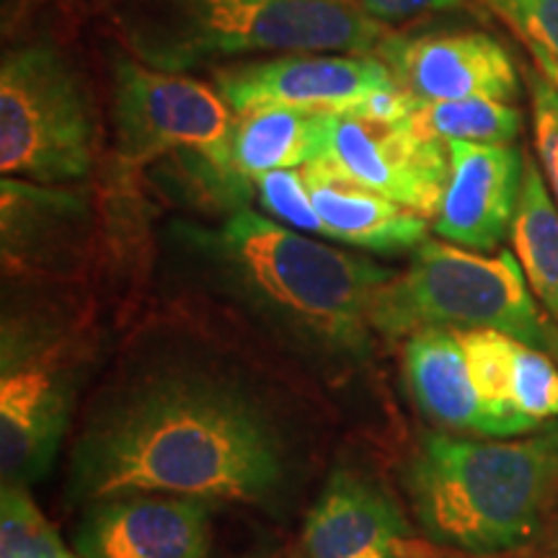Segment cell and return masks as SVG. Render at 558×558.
Listing matches in <instances>:
<instances>
[{"mask_svg": "<svg viewBox=\"0 0 558 558\" xmlns=\"http://www.w3.org/2000/svg\"><path fill=\"white\" fill-rule=\"evenodd\" d=\"M295 476L292 439L246 388L190 367L148 373L90 414L68 469V497L171 494L277 507Z\"/></svg>", "mask_w": 558, "mask_h": 558, "instance_id": "cell-1", "label": "cell"}, {"mask_svg": "<svg viewBox=\"0 0 558 558\" xmlns=\"http://www.w3.org/2000/svg\"><path fill=\"white\" fill-rule=\"evenodd\" d=\"M166 256L192 292L333 375L373 357V303L396 277L365 256L305 239L254 209H239L220 226L171 222Z\"/></svg>", "mask_w": 558, "mask_h": 558, "instance_id": "cell-2", "label": "cell"}, {"mask_svg": "<svg viewBox=\"0 0 558 558\" xmlns=\"http://www.w3.org/2000/svg\"><path fill=\"white\" fill-rule=\"evenodd\" d=\"M403 486L437 546L476 556L518 550L541 533L558 499V424L499 442L422 437Z\"/></svg>", "mask_w": 558, "mask_h": 558, "instance_id": "cell-3", "label": "cell"}, {"mask_svg": "<svg viewBox=\"0 0 558 558\" xmlns=\"http://www.w3.org/2000/svg\"><path fill=\"white\" fill-rule=\"evenodd\" d=\"M111 16L132 58L163 73L256 54H365L390 34L357 0H114Z\"/></svg>", "mask_w": 558, "mask_h": 558, "instance_id": "cell-4", "label": "cell"}, {"mask_svg": "<svg viewBox=\"0 0 558 558\" xmlns=\"http://www.w3.org/2000/svg\"><path fill=\"white\" fill-rule=\"evenodd\" d=\"M373 329L390 339L424 329H488L558 362V324L543 316L512 251L486 256L427 239L411 254L409 269L383 284Z\"/></svg>", "mask_w": 558, "mask_h": 558, "instance_id": "cell-5", "label": "cell"}, {"mask_svg": "<svg viewBox=\"0 0 558 558\" xmlns=\"http://www.w3.org/2000/svg\"><path fill=\"white\" fill-rule=\"evenodd\" d=\"M88 329L50 305H5L0 333V473L3 486L37 484L65 442L88 373Z\"/></svg>", "mask_w": 558, "mask_h": 558, "instance_id": "cell-6", "label": "cell"}, {"mask_svg": "<svg viewBox=\"0 0 558 558\" xmlns=\"http://www.w3.org/2000/svg\"><path fill=\"white\" fill-rule=\"evenodd\" d=\"M99 150L94 94L50 41L13 47L0 65V169L34 184L86 179Z\"/></svg>", "mask_w": 558, "mask_h": 558, "instance_id": "cell-7", "label": "cell"}, {"mask_svg": "<svg viewBox=\"0 0 558 558\" xmlns=\"http://www.w3.org/2000/svg\"><path fill=\"white\" fill-rule=\"evenodd\" d=\"M111 122L117 150L132 166L186 150L228 153L235 128L218 88L124 54L111 60Z\"/></svg>", "mask_w": 558, "mask_h": 558, "instance_id": "cell-8", "label": "cell"}, {"mask_svg": "<svg viewBox=\"0 0 558 558\" xmlns=\"http://www.w3.org/2000/svg\"><path fill=\"white\" fill-rule=\"evenodd\" d=\"M329 158L367 190L435 218L450 177V145L414 122H369L331 111Z\"/></svg>", "mask_w": 558, "mask_h": 558, "instance_id": "cell-9", "label": "cell"}, {"mask_svg": "<svg viewBox=\"0 0 558 558\" xmlns=\"http://www.w3.org/2000/svg\"><path fill=\"white\" fill-rule=\"evenodd\" d=\"M375 52L416 107L460 99L514 101L520 94L512 58L484 32H390Z\"/></svg>", "mask_w": 558, "mask_h": 558, "instance_id": "cell-10", "label": "cell"}, {"mask_svg": "<svg viewBox=\"0 0 558 558\" xmlns=\"http://www.w3.org/2000/svg\"><path fill=\"white\" fill-rule=\"evenodd\" d=\"M215 88L235 114L264 109L341 111L383 88H396L378 58L352 52H284L215 70Z\"/></svg>", "mask_w": 558, "mask_h": 558, "instance_id": "cell-11", "label": "cell"}, {"mask_svg": "<svg viewBox=\"0 0 558 558\" xmlns=\"http://www.w3.org/2000/svg\"><path fill=\"white\" fill-rule=\"evenodd\" d=\"M75 558H209V501L122 494L88 505L73 535Z\"/></svg>", "mask_w": 558, "mask_h": 558, "instance_id": "cell-12", "label": "cell"}, {"mask_svg": "<svg viewBox=\"0 0 558 558\" xmlns=\"http://www.w3.org/2000/svg\"><path fill=\"white\" fill-rule=\"evenodd\" d=\"M448 145L450 177L435 215L437 235L478 254L499 248L518 215L525 158L514 145Z\"/></svg>", "mask_w": 558, "mask_h": 558, "instance_id": "cell-13", "label": "cell"}, {"mask_svg": "<svg viewBox=\"0 0 558 558\" xmlns=\"http://www.w3.org/2000/svg\"><path fill=\"white\" fill-rule=\"evenodd\" d=\"M3 264L9 275H62L78 264L94 228L90 202L52 184L5 177L0 184Z\"/></svg>", "mask_w": 558, "mask_h": 558, "instance_id": "cell-14", "label": "cell"}, {"mask_svg": "<svg viewBox=\"0 0 558 558\" xmlns=\"http://www.w3.org/2000/svg\"><path fill=\"white\" fill-rule=\"evenodd\" d=\"M311 558H422L409 520L378 481L337 471L311 507L303 530Z\"/></svg>", "mask_w": 558, "mask_h": 558, "instance_id": "cell-15", "label": "cell"}, {"mask_svg": "<svg viewBox=\"0 0 558 558\" xmlns=\"http://www.w3.org/2000/svg\"><path fill=\"white\" fill-rule=\"evenodd\" d=\"M300 171L326 239L375 254H414L427 241L429 222L424 215L357 184L331 158Z\"/></svg>", "mask_w": 558, "mask_h": 558, "instance_id": "cell-16", "label": "cell"}, {"mask_svg": "<svg viewBox=\"0 0 558 558\" xmlns=\"http://www.w3.org/2000/svg\"><path fill=\"white\" fill-rule=\"evenodd\" d=\"M407 378L422 414L452 432L488 437V414L471 380L458 331L424 329L407 339Z\"/></svg>", "mask_w": 558, "mask_h": 558, "instance_id": "cell-17", "label": "cell"}, {"mask_svg": "<svg viewBox=\"0 0 558 558\" xmlns=\"http://www.w3.org/2000/svg\"><path fill=\"white\" fill-rule=\"evenodd\" d=\"M329 109H264L235 122L230 163L248 181L269 171L303 169L329 158Z\"/></svg>", "mask_w": 558, "mask_h": 558, "instance_id": "cell-18", "label": "cell"}, {"mask_svg": "<svg viewBox=\"0 0 558 558\" xmlns=\"http://www.w3.org/2000/svg\"><path fill=\"white\" fill-rule=\"evenodd\" d=\"M509 235L530 290L558 324V205L550 199L546 179L530 158L525 160L520 205Z\"/></svg>", "mask_w": 558, "mask_h": 558, "instance_id": "cell-19", "label": "cell"}, {"mask_svg": "<svg viewBox=\"0 0 558 558\" xmlns=\"http://www.w3.org/2000/svg\"><path fill=\"white\" fill-rule=\"evenodd\" d=\"M458 337L465 349L473 386L486 407L488 437L512 439L538 429L541 424L514 401V360L520 341L488 329L458 331Z\"/></svg>", "mask_w": 558, "mask_h": 558, "instance_id": "cell-20", "label": "cell"}, {"mask_svg": "<svg viewBox=\"0 0 558 558\" xmlns=\"http://www.w3.org/2000/svg\"><path fill=\"white\" fill-rule=\"evenodd\" d=\"M414 122L445 143L463 140L476 145H512L522 130L520 109L494 99L427 104L416 107Z\"/></svg>", "mask_w": 558, "mask_h": 558, "instance_id": "cell-21", "label": "cell"}, {"mask_svg": "<svg viewBox=\"0 0 558 558\" xmlns=\"http://www.w3.org/2000/svg\"><path fill=\"white\" fill-rule=\"evenodd\" d=\"M0 558H73L26 486L0 494Z\"/></svg>", "mask_w": 558, "mask_h": 558, "instance_id": "cell-22", "label": "cell"}, {"mask_svg": "<svg viewBox=\"0 0 558 558\" xmlns=\"http://www.w3.org/2000/svg\"><path fill=\"white\" fill-rule=\"evenodd\" d=\"M254 184H256V197H259L262 207L267 209L271 218L288 222L290 228L300 230V233L324 235V226H320L316 209H313L303 171H295V169L269 171L256 179Z\"/></svg>", "mask_w": 558, "mask_h": 558, "instance_id": "cell-23", "label": "cell"}, {"mask_svg": "<svg viewBox=\"0 0 558 558\" xmlns=\"http://www.w3.org/2000/svg\"><path fill=\"white\" fill-rule=\"evenodd\" d=\"M514 401L535 422L558 416V367L556 360L538 349L520 344L514 360Z\"/></svg>", "mask_w": 558, "mask_h": 558, "instance_id": "cell-24", "label": "cell"}, {"mask_svg": "<svg viewBox=\"0 0 558 558\" xmlns=\"http://www.w3.org/2000/svg\"><path fill=\"white\" fill-rule=\"evenodd\" d=\"M525 45H538L558 60V0H484Z\"/></svg>", "mask_w": 558, "mask_h": 558, "instance_id": "cell-25", "label": "cell"}, {"mask_svg": "<svg viewBox=\"0 0 558 558\" xmlns=\"http://www.w3.org/2000/svg\"><path fill=\"white\" fill-rule=\"evenodd\" d=\"M341 111L352 117H362V120H369V122H407L414 117L416 104L411 101L399 86H396V88L375 90V94L354 101L352 107Z\"/></svg>", "mask_w": 558, "mask_h": 558, "instance_id": "cell-26", "label": "cell"}, {"mask_svg": "<svg viewBox=\"0 0 558 558\" xmlns=\"http://www.w3.org/2000/svg\"><path fill=\"white\" fill-rule=\"evenodd\" d=\"M360 9L378 24H403V21L427 16V13L452 11L463 5V0H357Z\"/></svg>", "mask_w": 558, "mask_h": 558, "instance_id": "cell-27", "label": "cell"}, {"mask_svg": "<svg viewBox=\"0 0 558 558\" xmlns=\"http://www.w3.org/2000/svg\"><path fill=\"white\" fill-rule=\"evenodd\" d=\"M527 47H530V52H533V60H535V65H538L541 73L546 75V78L558 88V60L538 45H527Z\"/></svg>", "mask_w": 558, "mask_h": 558, "instance_id": "cell-28", "label": "cell"}, {"mask_svg": "<svg viewBox=\"0 0 558 558\" xmlns=\"http://www.w3.org/2000/svg\"><path fill=\"white\" fill-rule=\"evenodd\" d=\"M543 169H546L550 190H558V148L554 150V156H550L548 160H543Z\"/></svg>", "mask_w": 558, "mask_h": 558, "instance_id": "cell-29", "label": "cell"}, {"mask_svg": "<svg viewBox=\"0 0 558 558\" xmlns=\"http://www.w3.org/2000/svg\"><path fill=\"white\" fill-rule=\"evenodd\" d=\"M548 556L558 558V512L554 520V527H550V538H548Z\"/></svg>", "mask_w": 558, "mask_h": 558, "instance_id": "cell-30", "label": "cell"}, {"mask_svg": "<svg viewBox=\"0 0 558 558\" xmlns=\"http://www.w3.org/2000/svg\"><path fill=\"white\" fill-rule=\"evenodd\" d=\"M554 194H556V205H558V190H554Z\"/></svg>", "mask_w": 558, "mask_h": 558, "instance_id": "cell-31", "label": "cell"}]
</instances>
